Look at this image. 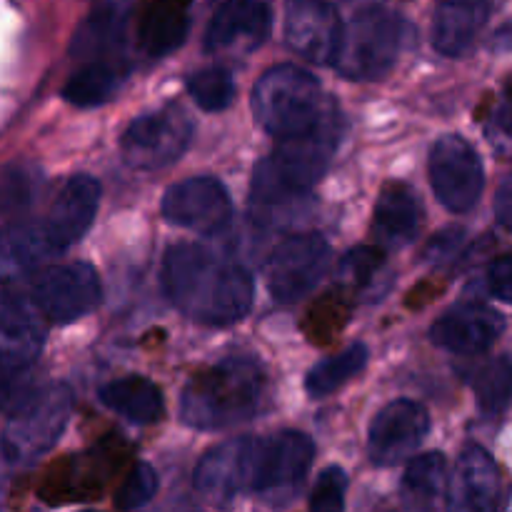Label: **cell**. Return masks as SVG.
I'll list each match as a JSON object with an SVG mask.
<instances>
[{
	"label": "cell",
	"instance_id": "6da1fadb",
	"mask_svg": "<svg viewBox=\"0 0 512 512\" xmlns=\"http://www.w3.org/2000/svg\"><path fill=\"white\" fill-rule=\"evenodd\" d=\"M163 290L180 313L213 328L240 323L255 298L253 275L243 265L195 243L173 245L165 253Z\"/></svg>",
	"mask_w": 512,
	"mask_h": 512
},
{
	"label": "cell",
	"instance_id": "7a4b0ae2",
	"mask_svg": "<svg viewBox=\"0 0 512 512\" xmlns=\"http://www.w3.org/2000/svg\"><path fill=\"white\" fill-rule=\"evenodd\" d=\"M268 400V375L253 358H225L200 370L180 395V420L195 430H220L253 420Z\"/></svg>",
	"mask_w": 512,
	"mask_h": 512
},
{
	"label": "cell",
	"instance_id": "3957f363",
	"mask_svg": "<svg viewBox=\"0 0 512 512\" xmlns=\"http://www.w3.org/2000/svg\"><path fill=\"white\" fill-rule=\"evenodd\" d=\"M338 143V113L310 133L278 140V148L255 165L253 203L278 205L308 193L325 175Z\"/></svg>",
	"mask_w": 512,
	"mask_h": 512
},
{
	"label": "cell",
	"instance_id": "277c9868",
	"mask_svg": "<svg viewBox=\"0 0 512 512\" xmlns=\"http://www.w3.org/2000/svg\"><path fill=\"white\" fill-rule=\"evenodd\" d=\"M253 113L270 135L285 140L320 128L338 110L313 73L298 65H275L255 83Z\"/></svg>",
	"mask_w": 512,
	"mask_h": 512
},
{
	"label": "cell",
	"instance_id": "5b68a950",
	"mask_svg": "<svg viewBox=\"0 0 512 512\" xmlns=\"http://www.w3.org/2000/svg\"><path fill=\"white\" fill-rule=\"evenodd\" d=\"M410 23L385 5L358 10L343 28L335 70L348 80H380L395 68L408 45Z\"/></svg>",
	"mask_w": 512,
	"mask_h": 512
},
{
	"label": "cell",
	"instance_id": "8992f818",
	"mask_svg": "<svg viewBox=\"0 0 512 512\" xmlns=\"http://www.w3.org/2000/svg\"><path fill=\"white\" fill-rule=\"evenodd\" d=\"M315 458L313 440L298 430H283L270 438H255L250 493L273 508H283L303 488Z\"/></svg>",
	"mask_w": 512,
	"mask_h": 512
},
{
	"label": "cell",
	"instance_id": "52a82bcc",
	"mask_svg": "<svg viewBox=\"0 0 512 512\" xmlns=\"http://www.w3.org/2000/svg\"><path fill=\"white\" fill-rule=\"evenodd\" d=\"M193 120L180 105L170 103L138 115L120 135V155L135 170H160L173 165L188 150Z\"/></svg>",
	"mask_w": 512,
	"mask_h": 512
},
{
	"label": "cell",
	"instance_id": "ba28073f",
	"mask_svg": "<svg viewBox=\"0 0 512 512\" xmlns=\"http://www.w3.org/2000/svg\"><path fill=\"white\" fill-rule=\"evenodd\" d=\"M73 410V393L65 385H50L18 400L5 430V458H25L48 450L65 430Z\"/></svg>",
	"mask_w": 512,
	"mask_h": 512
},
{
	"label": "cell",
	"instance_id": "9c48e42d",
	"mask_svg": "<svg viewBox=\"0 0 512 512\" xmlns=\"http://www.w3.org/2000/svg\"><path fill=\"white\" fill-rule=\"evenodd\" d=\"M330 245L323 235L305 233L275 248L265 265V285L278 303H298L325 278L330 268Z\"/></svg>",
	"mask_w": 512,
	"mask_h": 512
},
{
	"label": "cell",
	"instance_id": "30bf717a",
	"mask_svg": "<svg viewBox=\"0 0 512 512\" xmlns=\"http://www.w3.org/2000/svg\"><path fill=\"white\" fill-rule=\"evenodd\" d=\"M30 300L48 320L68 325L98 308L103 300V285L93 265H53L35 278Z\"/></svg>",
	"mask_w": 512,
	"mask_h": 512
},
{
	"label": "cell",
	"instance_id": "8fae6325",
	"mask_svg": "<svg viewBox=\"0 0 512 512\" xmlns=\"http://www.w3.org/2000/svg\"><path fill=\"white\" fill-rule=\"evenodd\" d=\"M430 183L450 213H468L478 205L485 170L473 145L460 135H445L430 153Z\"/></svg>",
	"mask_w": 512,
	"mask_h": 512
},
{
	"label": "cell",
	"instance_id": "7c38bea8",
	"mask_svg": "<svg viewBox=\"0 0 512 512\" xmlns=\"http://www.w3.org/2000/svg\"><path fill=\"white\" fill-rule=\"evenodd\" d=\"M160 210L170 225L188 228L200 235L220 233L233 220V200L228 190L220 180L208 178V175L173 185L165 193Z\"/></svg>",
	"mask_w": 512,
	"mask_h": 512
},
{
	"label": "cell",
	"instance_id": "4fadbf2b",
	"mask_svg": "<svg viewBox=\"0 0 512 512\" xmlns=\"http://www.w3.org/2000/svg\"><path fill=\"white\" fill-rule=\"evenodd\" d=\"M343 28L328 0H285V43L310 63H335Z\"/></svg>",
	"mask_w": 512,
	"mask_h": 512
},
{
	"label": "cell",
	"instance_id": "5bb4252c",
	"mask_svg": "<svg viewBox=\"0 0 512 512\" xmlns=\"http://www.w3.org/2000/svg\"><path fill=\"white\" fill-rule=\"evenodd\" d=\"M430 430L428 410L415 400H393L373 418L368 453L375 465H398L423 445Z\"/></svg>",
	"mask_w": 512,
	"mask_h": 512
},
{
	"label": "cell",
	"instance_id": "9a60e30c",
	"mask_svg": "<svg viewBox=\"0 0 512 512\" xmlns=\"http://www.w3.org/2000/svg\"><path fill=\"white\" fill-rule=\"evenodd\" d=\"M255 438H235L218 445L195 468V488L218 508H228L253 480Z\"/></svg>",
	"mask_w": 512,
	"mask_h": 512
},
{
	"label": "cell",
	"instance_id": "2e32d148",
	"mask_svg": "<svg viewBox=\"0 0 512 512\" xmlns=\"http://www.w3.org/2000/svg\"><path fill=\"white\" fill-rule=\"evenodd\" d=\"M273 28L270 8L260 0H225L205 30L208 53H250L268 40Z\"/></svg>",
	"mask_w": 512,
	"mask_h": 512
},
{
	"label": "cell",
	"instance_id": "e0dca14e",
	"mask_svg": "<svg viewBox=\"0 0 512 512\" xmlns=\"http://www.w3.org/2000/svg\"><path fill=\"white\" fill-rule=\"evenodd\" d=\"M100 205V185L90 175H73L55 195L43 223L45 240L53 250H65L78 243L93 225Z\"/></svg>",
	"mask_w": 512,
	"mask_h": 512
},
{
	"label": "cell",
	"instance_id": "ac0fdd59",
	"mask_svg": "<svg viewBox=\"0 0 512 512\" xmlns=\"http://www.w3.org/2000/svg\"><path fill=\"white\" fill-rule=\"evenodd\" d=\"M505 333L503 315L480 303H465L448 310L430 330L438 348L455 355H480Z\"/></svg>",
	"mask_w": 512,
	"mask_h": 512
},
{
	"label": "cell",
	"instance_id": "d6986e66",
	"mask_svg": "<svg viewBox=\"0 0 512 512\" xmlns=\"http://www.w3.org/2000/svg\"><path fill=\"white\" fill-rule=\"evenodd\" d=\"M500 473L490 453L468 445L448 483V512H498Z\"/></svg>",
	"mask_w": 512,
	"mask_h": 512
},
{
	"label": "cell",
	"instance_id": "ffe728a7",
	"mask_svg": "<svg viewBox=\"0 0 512 512\" xmlns=\"http://www.w3.org/2000/svg\"><path fill=\"white\" fill-rule=\"evenodd\" d=\"M35 305H28L18 295H5L0 310V358H3L5 383L25 373L40 355L45 330L35 318Z\"/></svg>",
	"mask_w": 512,
	"mask_h": 512
},
{
	"label": "cell",
	"instance_id": "44dd1931",
	"mask_svg": "<svg viewBox=\"0 0 512 512\" xmlns=\"http://www.w3.org/2000/svg\"><path fill=\"white\" fill-rule=\"evenodd\" d=\"M490 18L488 0H443L433 15V45L448 58H460L478 40Z\"/></svg>",
	"mask_w": 512,
	"mask_h": 512
},
{
	"label": "cell",
	"instance_id": "7402d4cb",
	"mask_svg": "<svg viewBox=\"0 0 512 512\" xmlns=\"http://www.w3.org/2000/svg\"><path fill=\"white\" fill-rule=\"evenodd\" d=\"M375 238L385 248H403L413 243L420 228L418 195L405 183H388L375 203Z\"/></svg>",
	"mask_w": 512,
	"mask_h": 512
},
{
	"label": "cell",
	"instance_id": "603a6c76",
	"mask_svg": "<svg viewBox=\"0 0 512 512\" xmlns=\"http://www.w3.org/2000/svg\"><path fill=\"white\" fill-rule=\"evenodd\" d=\"M100 403L125 420L138 425H150L163 415V393L158 385L140 375L110 380L100 388Z\"/></svg>",
	"mask_w": 512,
	"mask_h": 512
},
{
	"label": "cell",
	"instance_id": "cb8c5ba5",
	"mask_svg": "<svg viewBox=\"0 0 512 512\" xmlns=\"http://www.w3.org/2000/svg\"><path fill=\"white\" fill-rule=\"evenodd\" d=\"M448 463L443 453L418 455L408 463L403 478V495L420 510H430L445 493Z\"/></svg>",
	"mask_w": 512,
	"mask_h": 512
},
{
	"label": "cell",
	"instance_id": "d4e9b609",
	"mask_svg": "<svg viewBox=\"0 0 512 512\" xmlns=\"http://www.w3.org/2000/svg\"><path fill=\"white\" fill-rule=\"evenodd\" d=\"M120 83H123V73L115 65L95 60L70 75L68 83L63 85V98L78 108H95L100 103H108L118 93Z\"/></svg>",
	"mask_w": 512,
	"mask_h": 512
},
{
	"label": "cell",
	"instance_id": "484cf974",
	"mask_svg": "<svg viewBox=\"0 0 512 512\" xmlns=\"http://www.w3.org/2000/svg\"><path fill=\"white\" fill-rule=\"evenodd\" d=\"M365 363H368V348L360 343L350 345L348 350L323 360V363H318L310 370L308 378H305V393H308L310 398H328L330 393L343 388L348 380H353L355 375L363 373Z\"/></svg>",
	"mask_w": 512,
	"mask_h": 512
},
{
	"label": "cell",
	"instance_id": "4316f807",
	"mask_svg": "<svg viewBox=\"0 0 512 512\" xmlns=\"http://www.w3.org/2000/svg\"><path fill=\"white\" fill-rule=\"evenodd\" d=\"M188 35V15L178 5H160L148 13L140 28V43L153 58L173 53Z\"/></svg>",
	"mask_w": 512,
	"mask_h": 512
},
{
	"label": "cell",
	"instance_id": "83f0119b",
	"mask_svg": "<svg viewBox=\"0 0 512 512\" xmlns=\"http://www.w3.org/2000/svg\"><path fill=\"white\" fill-rule=\"evenodd\" d=\"M478 408L485 418L503 415L512 405V355L490 360L473 378Z\"/></svg>",
	"mask_w": 512,
	"mask_h": 512
},
{
	"label": "cell",
	"instance_id": "f1b7e54d",
	"mask_svg": "<svg viewBox=\"0 0 512 512\" xmlns=\"http://www.w3.org/2000/svg\"><path fill=\"white\" fill-rule=\"evenodd\" d=\"M48 253H55V250L45 240L43 228H20L18 225L15 230H8L3 245L5 275L25 273V270L35 268Z\"/></svg>",
	"mask_w": 512,
	"mask_h": 512
},
{
	"label": "cell",
	"instance_id": "f546056e",
	"mask_svg": "<svg viewBox=\"0 0 512 512\" xmlns=\"http://www.w3.org/2000/svg\"><path fill=\"white\" fill-rule=\"evenodd\" d=\"M188 93L208 113H220L235 100V80L228 68H205L188 78Z\"/></svg>",
	"mask_w": 512,
	"mask_h": 512
},
{
	"label": "cell",
	"instance_id": "4dcf8cb0",
	"mask_svg": "<svg viewBox=\"0 0 512 512\" xmlns=\"http://www.w3.org/2000/svg\"><path fill=\"white\" fill-rule=\"evenodd\" d=\"M155 493H158V475H155V470L150 465L140 463L130 470L128 478L120 485L118 495H115V505L125 512L138 510L145 503H150L155 498Z\"/></svg>",
	"mask_w": 512,
	"mask_h": 512
},
{
	"label": "cell",
	"instance_id": "1f68e13d",
	"mask_svg": "<svg viewBox=\"0 0 512 512\" xmlns=\"http://www.w3.org/2000/svg\"><path fill=\"white\" fill-rule=\"evenodd\" d=\"M345 495H348V475L338 465H330L315 483L310 495V512H345Z\"/></svg>",
	"mask_w": 512,
	"mask_h": 512
},
{
	"label": "cell",
	"instance_id": "d6a6232c",
	"mask_svg": "<svg viewBox=\"0 0 512 512\" xmlns=\"http://www.w3.org/2000/svg\"><path fill=\"white\" fill-rule=\"evenodd\" d=\"M485 138L495 148V153L512 155V85L495 103L488 123H485Z\"/></svg>",
	"mask_w": 512,
	"mask_h": 512
},
{
	"label": "cell",
	"instance_id": "836d02e7",
	"mask_svg": "<svg viewBox=\"0 0 512 512\" xmlns=\"http://www.w3.org/2000/svg\"><path fill=\"white\" fill-rule=\"evenodd\" d=\"M35 183V175L25 173V168L15 165V168L5 170V210L23 208L33 200V190L30 185Z\"/></svg>",
	"mask_w": 512,
	"mask_h": 512
},
{
	"label": "cell",
	"instance_id": "e575fe53",
	"mask_svg": "<svg viewBox=\"0 0 512 512\" xmlns=\"http://www.w3.org/2000/svg\"><path fill=\"white\" fill-rule=\"evenodd\" d=\"M383 263V253L375 248H355L345 255L343 273L353 280H368L378 265Z\"/></svg>",
	"mask_w": 512,
	"mask_h": 512
},
{
	"label": "cell",
	"instance_id": "d590c367",
	"mask_svg": "<svg viewBox=\"0 0 512 512\" xmlns=\"http://www.w3.org/2000/svg\"><path fill=\"white\" fill-rule=\"evenodd\" d=\"M488 288L495 298L512 305V255L498 258L488 270Z\"/></svg>",
	"mask_w": 512,
	"mask_h": 512
},
{
	"label": "cell",
	"instance_id": "8d00e7d4",
	"mask_svg": "<svg viewBox=\"0 0 512 512\" xmlns=\"http://www.w3.org/2000/svg\"><path fill=\"white\" fill-rule=\"evenodd\" d=\"M463 238H465L463 230H458V228L443 230V233H438L433 240H430L425 255H428V260L443 263V260L453 258V255L458 253L460 245H463Z\"/></svg>",
	"mask_w": 512,
	"mask_h": 512
},
{
	"label": "cell",
	"instance_id": "74e56055",
	"mask_svg": "<svg viewBox=\"0 0 512 512\" xmlns=\"http://www.w3.org/2000/svg\"><path fill=\"white\" fill-rule=\"evenodd\" d=\"M495 215H498V223L512 233V173L503 180L495 195Z\"/></svg>",
	"mask_w": 512,
	"mask_h": 512
},
{
	"label": "cell",
	"instance_id": "f35d334b",
	"mask_svg": "<svg viewBox=\"0 0 512 512\" xmlns=\"http://www.w3.org/2000/svg\"><path fill=\"white\" fill-rule=\"evenodd\" d=\"M493 50H500V53H512V23L503 25V28L495 33Z\"/></svg>",
	"mask_w": 512,
	"mask_h": 512
},
{
	"label": "cell",
	"instance_id": "ab89813d",
	"mask_svg": "<svg viewBox=\"0 0 512 512\" xmlns=\"http://www.w3.org/2000/svg\"><path fill=\"white\" fill-rule=\"evenodd\" d=\"M85 512H95V510H85Z\"/></svg>",
	"mask_w": 512,
	"mask_h": 512
}]
</instances>
